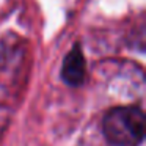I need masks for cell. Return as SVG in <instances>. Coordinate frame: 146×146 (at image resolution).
<instances>
[{
	"label": "cell",
	"mask_w": 146,
	"mask_h": 146,
	"mask_svg": "<svg viewBox=\"0 0 146 146\" xmlns=\"http://www.w3.org/2000/svg\"><path fill=\"white\" fill-rule=\"evenodd\" d=\"M105 138L115 146H135L145 133V115L138 107H115L105 115Z\"/></svg>",
	"instance_id": "6da1fadb"
},
{
	"label": "cell",
	"mask_w": 146,
	"mask_h": 146,
	"mask_svg": "<svg viewBox=\"0 0 146 146\" xmlns=\"http://www.w3.org/2000/svg\"><path fill=\"white\" fill-rule=\"evenodd\" d=\"M85 74H86V66H85V57L79 44H76L69 50L63 61L61 68V77L63 80L71 86H80L85 82Z\"/></svg>",
	"instance_id": "7a4b0ae2"
}]
</instances>
